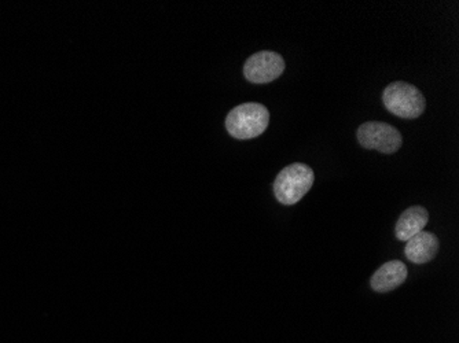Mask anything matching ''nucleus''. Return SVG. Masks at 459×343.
I'll use <instances>...</instances> for the list:
<instances>
[{
	"instance_id": "1",
	"label": "nucleus",
	"mask_w": 459,
	"mask_h": 343,
	"mask_svg": "<svg viewBox=\"0 0 459 343\" xmlns=\"http://www.w3.org/2000/svg\"><path fill=\"white\" fill-rule=\"evenodd\" d=\"M270 124V111L261 103H242L234 107L226 119V129L239 141L254 139L264 134Z\"/></svg>"
},
{
	"instance_id": "2",
	"label": "nucleus",
	"mask_w": 459,
	"mask_h": 343,
	"mask_svg": "<svg viewBox=\"0 0 459 343\" xmlns=\"http://www.w3.org/2000/svg\"><path fill=\"white\" fill-rule=\"evenodd\" d=\"M315 182L313 169L301 162L284 168L274 182V195L278 202L292 206L311 190Z\"/></svg>"
},
{
	"instance_id": "3",
	"label": "nucleus",
	"mask_w": 459,
	"mask_h": 343,
	"mask_svg": "<svg viewBox=\"0 0 459 343\" xmlns=\"http://www.w3.org/2000/svg\"><path fill=\"white\" fill-rule=\"evenodd\" d=\"M385 109L400 119L414 120L426 109V99L416 85L394 81L382 92Z\"/></svg>"
},
{
	"instance_id": "4",
	"label": "nucleus",
	"mask_w": 459,
	"mask_h": 343,
	"mask_svg": "<svg viewBox=\"0 0 459 343\" xmlns=\"http://www.w3.org/2000/svg\"><path fill=\"white\" fill-rule=\"evenodd\" d=\"M356 138L366 150H377L382 154H394L403 144L399 129L387 122L369 121L357 128Z\"/></svg>"
},
{
	"instance_id": "5",
	"label": "nucleus",
	"mask_w": 459,
	"mask_h": 343,
	"mask_svg": "<svg viewBox=\"0 0 459 343\" xmlns=\"http://www.w3.org/2000/svg\"><path fill=\"white\" fill-rule=\"evenodd\" d=\"M285 60L275 51H259L244 65V76L253 84H269L282 76Z\"/></svg>"
},
{
	"instance_id": "6",
	"label": "nucleus",
	"mask_w": 459,
	"mask_h": 343,
	"mask_svg": "<svg viewBox=\"0 0 459 343\" xmlns=\"http://www.w3.org/2000/svg\"><path fill=\"white\" fill-rule=\"evenodd\" d=\"M407 266L399 260L384 263L370 279V285L377 293H389L406 282Z\"/></svg>"
},
{
	"instance_id": "7",
	"label": "nucleus",
	"mask_w": 459,
	"mask_h": 343,
	"mask_svg": "<svg viewBox=\"0 0 459 343\" xmlns=\"http://www.w3.org/2000/svg\"><path fill=\"white\" fill-rule=\"evenodd\" d=\"M438 247L440 242L435 234L421 231L416 236L407 241L404 254L411 263H426L436 257Z\"/></svg>"
},
{
	"instance_id": "8",
	"label": "nucleus",
	"mask_w": 459,
	"mask_h": 343,
	"mask_svg": "<svg viewBox=\"0 0 459 343\" xmlns=\"http://www.w3.org/2000/svg\"><path fill=\"white\" fill-rule=\"evenodd\" d=\"M429 222V213L422 206H411L401 213L395 227V234L399 241L407 242L423 231L425 225Z\"/></svg>"
}]
</instances>
